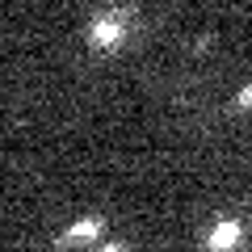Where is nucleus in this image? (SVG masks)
I'll return each mask as SVG.
<instances>
[{"mask_svg":"<svg viewBox=\"0 0 252 252\" xmlns=\"http://www.w3.org/2000/svg\"><path fill=\"white\" fill-rule=\"evenodd\" d=\"M240 235H244V227L235 223V219H223V223L210 231V240H206V248L210 252H231L235 244H240Z\"/></svg>","mask_w":252,"mask_h":252,"instance_id":"nucleus-1","label":"nucleus"},{"mask_svg":"<svg viewBox=\"0 0 252 252\" xmlns=\"http://www.w3.org/2000/svg\"><path fill=\"white\" fill-rule=\"evenodd\" d=\"M101 252H122V248H118V244H105V248H101Z\"/></svg>","mask_w":252,"mask_h":252,"instance_id":"nucleus-5","label":"nucleus"},{"mask_svg":"<svg viewBox=\"0 0 252 252\" xmlns=\"http://www.w3.org/2000/svg\"><path fill=\"white\" fill-rule=\"evenodd\" d=\"M118 38H122V26L118 21H97L93 26V46H114Z\"/></svg>","mask_w":252,"mask_h":252,"instance_id":"nucleus-2","label":"nucleus"},{"mask_svg":"<svg viewBox=\"0 0 252 252\" xmlns=\"http://www.w3.org/2000/svg\"><path fill=\"white\" fill-rule=\"evenodd\" d=\"M235 109H252V84L240 93V97H235Z\"/></svg>","mask_w":252,"mask_h":252,"instance_id":"nucleus-4","label":"nucleus"},{"mask_svg":"<svg viewBox=\"0 0 252 252\" xmlns=\"http://www.w3.org/2000/svg\"><path fill=\"white\" fill-rule=\"evenodd\" d=\"M93 235H101V219H84V223L67 227L63 240H67V244H80V240H93Z\"/></svg>","mask_w":252,"mask_h":252,"instance_id":"nucleus-3","label":"nucleus"}]
</instances>
